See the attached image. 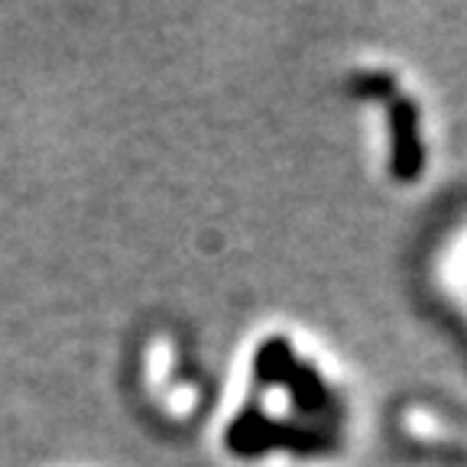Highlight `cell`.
<instances>
[{
  "label": "cell",
  "mask_w": 467,
  "mask_h": 467,
  "mask_svg": "<svg viewBox=\"0 0 467 467\" xmlns=\"http://www.w3.org/2000/svg\"><path fill=\"white\" fill-rule=\"evenodd\" d=\"M204 435L224 467H344L364 438V396L331 344L270 318L221 373Z\"/></svg>",
  "instance_id": "obj_1"
},
{
  "label": "cell",
  "mask_w": 467,
  "mask_h": 467,
  "mask_svg": "<svg viewBox=\"0 0 467 467\" xmlns=\"http://www.w3.org/2000/svg\"><path fill=\"white\" fill-rule=\"evenodd\" d=\"M341 98L377 182L400 195L425 189L441 166V117L429 85L393 52H360L341 72Z\"/></svg>",
  "instance_id": "obj_2"
},
{
  "label": "cell",
  "mask_w": 467,
  "mask_h": 467,
  "mask_svg": "<svg viewBox=\"0 0 467 467\" xmlns=\"http://www.w3.org/2000/svg\"><path fill=\"white\" fill-rule=\"evenodd\" d=\"M221 373L224 370H214L204 341L185 321H156L140 337V402L160 431L182 438L208 431L218 409Z\"/></svg>",
  "instance_id": "obj_3"
},
{
  "label": "cell",
  "mask_w": 467,
  "mask_h": 467,
  "mask_svg": "<svg viewBox=\"0 0 467 467\" xmlns=\"http://www.w3.org/2000/svg\"><path fill=\"white\" fill-rule=\"evenodd\" d=\"M389 454L396 467H467V402L435 389L400 396Z\"/></svg>",
  "instance_id": "obj_4"
},
{
  "label": "cell",
  "mask_w": 467,
  "mask_h": 467,
  "mask_svg": "<svg viewBox=\"0 0 467 467\" xmlns=\"http://www.w3.org/2000/svg\"><path fill=\"white\" fill-rule=\"evenodd\" d=\"M416 283L438 328L467 354V204L431 224L419 247Z\"/></svg>",
  "instance_id": "obj_5"
}]
</instances>
